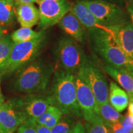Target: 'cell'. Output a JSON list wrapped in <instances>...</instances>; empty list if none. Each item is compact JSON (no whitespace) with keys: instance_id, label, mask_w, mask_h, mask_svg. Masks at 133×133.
<instances>
[{"instance_id":"cell-38","label":"cell","mask_w":133,"mask_h":133,"mask_svg":"<svg viewBox=\"0 0 133 133\" xmlns=\"http://www.w3.org/2000/svg\"><path fill=\"white\" fill-rule=\"evenodd\" d=\"M34 1H35V3H37V4H39V3H40V2H41V1H42L43 0H34Z\"/></svg>"},{"instance_id":"cell-10","label":"cell","mask_w":133,"mask_h":133,"mask_svg":"<svg viewBox=\"0 0 133 133\" xmlns=\"http://www.w3.org/2000/svg\"><path fill=\"white\" fill-rule=\"evenodd\" d=\"M38 5L39 26L42 30L57 24L71 8L67 0H43Z\"/></svg>"},{"instance_id":"cell-29","label":"cell","mask_w":133,"mask_h":133,"mask_svg":"<svg viewBox=\"0 0 133 133\" xmlns=\"http://www.w3.org/2000/svg\"><path fill=\"white\" fill-rule=\"evenodd\" d=\"M70 133H86V131L84 125L81 122L78 121L74 129Z\"/></svg>"},{"instance_id":"cell-9","label":"cell","mask_w":133,"mask_h":133,"mask_svg":"<svg viewBox=\"0 0 133 133\" xmlns=\"http://www.w3.org/2000/svg\"><path fill=\"white\" fill-rule=\"evenodd\" d=\"M27 118L21 98H11L5 101L0 109V125L8 133H14Z\"/></svg>"},{"instance_id":"cell-42","label":"cell","mask_w":133,"mask_h":133,"mask_svg":"<svg viewBox=\"0 0 133 133\" xmlns=\"http://www.w3.org/2000/svg\"><path fill=\"white\" fill-rule=\"evenodd\" d=\"M126 1H128V0H126Z\"/></svg>"},{"instance_id":"cell-31","label":"cell","mask_w":133,"mask_h":133,"mask_svg":"<svg viewBox=\"0 0 133 133\" xmlns=\"http://www.w3.org/2000/svg\"><path fill=\"white\" fill-rule=\"evenodd\" d=\"M79 1H97V0H79ZM102 1H109V2H111L113 3H115V4H117L118 5H121L124 4L125 3L126 0H102Z\"/></svg>"},{"instance_id":"cell-3","label":"cell","mask_w":133,"mask_h":133,"mask_svg":"<svg viewBox=\"0 0 133 133\" xmlns=\"http://www.w3.org/2000/svg\"><path fill=\"white\" fill-rule=\"evenodd\" d=\"M52 66L41 59H35L17 71L14 89L19 92L33 94L45 90Z\"/></svg>"},{"instance_id":"cell-19","label":"cell","mask_w":133,"mask_h":133,"mask_svg":"<svg viewBox=\"0 0 133 133\" xmlns=\"http://www.w3.org/2000/svg\"><path fill=\"white\" fill-rule=\"evenodd\" d=\"M63 115L62 112L57 107L52 105L36 119L35 122L38 124L44 125L51 129L57 123Z\"/></svg>"},{"instance_id":"cell-30","label":"cell","mask_w":133,"mask_h":133,"mask_svg":"<svg viewBox=\"0 0 133 133\" xmlns=\"http://www.w3.org/2000/svg\"><path fill=\"white\" fill-rule=\"evenodd\" d=\"M15 6H18L19 4H30V3H34V0H12Z\"/></svg>"},{"instance_id":"cell-15","label":"cell","mask_w":133,"mask_h":133,"mask_svg":"<svg viewBox=\"0 0 133 133\" xmlns=\"http://www.w3.org/2000/svg\"><path fill=\"white\" fill-rule=\"evenodd\" d=\"M104 70L127 92L129 98L133 97V71L116 69L109 65H105Z\"/></svg>"},{"instance_id":"cell-27","label":"cell","mask_w":133,"mask_h":133,"mask_svg":"<svg viewBox=\"0 0 133 133\" xmlns=\"http://www.w3.org/2000/svg\"><path fill=\"white\" fill-rule=\"evenodd\" d=\"M120 123L124 127L133 129V116L131 115L128 114L126 116H124Z\"/></svg>"},{"instance_id":"cell-26","label":"cell","mask_w":133,"mask_h":133,"mask_svg":"<svg viewBox=\"0 0 133 133\" xmlns=\"http://www.w3.org/2000/svg\"><path fill=\"white\" fill-rule=\"evenodd\" d=\"M109 129L110 133H133V129L124 127L120 122L114 124Z\"/></svg>"},{"instance_id":"cell-12","label":"cell","mask_w":133,"mask_h":133,"mask_svg":"<svg viewBox=\"0 0 133 133\" xmlns=\"http://www.w3.org/2000/svg\"><path fill=\"white\" fill-rule=\"evenodd\" d=\"M105 28L133 62V25L131 20L119 25Z\"/></svg>"},{"instance_id":"cell-34","label":"cell","mask_w":133,"mask_h":133,"mask_svg":"<svg viewBox=\"0 0 133 133\" xmlns=\"http://www.w3.org/2000/svg\"><path fill=\"white\" fill-rule=\"evenodd\" d=\"M128 114L129 115H131V116H133V104L131 102H129L128 104Z\"/></svg>"},{"instance_id":"cell-36","label":"cell","mask_w":133,"mask_h":133,"mask_svg":"<svg viewBox=\"0 0 133 133\" xmlns=\"http://www.w3.org/2000/svg\"><path fill=\"white\" fill-rule=\"evenodd\" d=\"M0 133H8L0 125Z\"/></svg>"},{"instance_id":"cell-41","label":"cell","mask_w":133,"mask_h":133,"mask_svg":"<svg viewBox=\"0 0 133 133\" xmlns=\"http://www.w3.org/2000/svg\"><path fill=\"white\" fill-rule=\"evenodd\" d=\"M128 1L129 2V1H133V0H128Z\"/></svg>"},{"instance_id":"cell-7","label":"cell","mask_w":133,"mask_h":133,"mask_svg":"<svg viewBox=\"0 0 133 133\" xmlns=\"http://www.w3.org/2000/svg\"><path fill=\"white\" fill-rule=\"evenodd\" d=\"M76 89V97L82 116L86 122H102L99 116L98 104L94 94L84 81L80 72L75 75Z\"/></svg>"},{"instance_id":"cell-21","label":"cell","mask_w":133,"mask_h":133,"mask_svg":"<svg viewBox=\"0 0 133 133\" xmlns=\"http://www.w3.org/2000/svg\"><path fill=\"white\" fill-rule=\"evenodd\" d=\"M44 33L43 30L36 31L31 28L21 27L14 31L10 36L13 43H18L33 40L43 35Z\"/></svg>"},{"instance_id":"cell-35","label":"cell","mask_w":133,"mask_h":133,"mask_svg":"<svg viewBox=\"0 0 133 133\" xmlns=\"http://www.w3.org/2000/svg\"><path fill=\"white\" fill-rule=\"evenodd\" d=\"M5 102V100H4V98L3 97V96L2 94L0 93V109H1V108L2 107L3 105L4 104V103Z\"/></svg>"},{"instance_id":"cell-37","label":"cell","mask_w":133,"mask_h":133,"mask_svg":"<svg viewBox=\"0 0 133 133\" xmlns=\"http://www.w3.org/2000/svg\"><path fill=\"white\" fill-rule=\"evenodd\" d=\"M129 14V16H130V19H131V22H132V25H133V16H132V14Z\"/></svg>"},{"instance_id":"cell-39","label":"cell","mask_w":133,"mask_h":133,"mask_svg":"<svg viewBox=\"0 0 133 133\" xmlns=\"http://www.w3.org/2000/svg\"><path fill=\"white\" fill-rule=\"evenodd\" d=\"M129 102L132 103V104H133V97L129 98Z\"/></svg>"},{"instance_id":"cell-5","label":"cell","mask_w":133,"mask_h":133,"mask_svg":"<svg viewBox=\"0 0 133 133\" xmlns=\"http://www.w3.org/2000/svg\"><path fill=\"white\" fill-rule=\"evenodd\" d=\"M55 51L60 69L73 75L77 74L88 60L80 46L69 36L61 38Z\"/></svg>"},{"instance_id":"cell-24","label":"cell","mask_w":133,"mask_h":133,"mask_svg":"<svg viewBox=\"0 0 133 133\" xmlns=\"http://www.w3.org/2000/svg\"><path fill=\"white\" fill-rule=\"evenodd\" d=\"M86 133H110L109 128L103 122H86L84 125Z\"/></svg>"},{"instance_id":"cell-11","label":"cell","mask_w":133,"mask_h":133,"mask_svg":"<svg viewBox=\"0 0 133 133\" xmlns=\"http://www.w3.org/2000/svg\"><path fill=\"white\" fill-rule=\"evenodd\" d=\"M21 99L23 109L27 120L35 121L50 105H54L50 95L29 94L21 98Z\"/></svg>"},{"instance_id":"cell-13","label":"cell","mask_w":133,"mask_h":133,"mask_svg":"<svg viewBox=\"0 0 133 133\" xmlns=\"http://www.w3.org/2000/svg\"><path fill=\"white\" fill-rule=\"evenodd\" d=\"M59 26L76 42L84 44L88 39V30L71 11L66 13L58 23Z\"/></svg>"},{"instance_id":"cell-33","label":"cell","mask_w":133,"mask_h":133,"mask_svg":"<svg viewBox=\"0 0 133 133\" xmlns=\"http://www.w3.org/2000/svg\"><path fill=\"white\" fill-rule=\"evenodd\" d=\"M6 35V31L1 26H0V42Z\"/></svg>"},{"instance_id":"cell-8","label":"cell","mask_w":133,"mask_h":133,"mask_svg":"<svg viewBox=\"0 0 133 133\" xmlns=\"http://www.w3.org/2000/svg\"><path fill=\"white\" fill-rule=\"evenodd\" d=\"M79 71L92 91L97 104L109 102V87L102 71L88 60Z\"/></svg>"},{"instance_id":"cell-4","label":"cell","mask_w":133,"mask_h":133,"mask_svg":"<svg viewBox=\"0 0 133 133\" xmlns=\"http://www.w3.org/2000/svg\"><path fill=\"white\" fill-rule=\"evenodd\" d=\"M46 41V33L33 40L14 43L9 59L0 70V75L9 76L35 60Z\"/></svg>"},{"instance_id":"cell-6","label":"cell","mask_w":133,"mask_h":133,"mask_svg":"<svg viewBox=\"0 0 133 133\" xmlns=\"http://www.w3.org/2000/svg\"><path fill=\"white\" fill-rule=\"evenodd\" d=\"M81 1L104 27L119 25L131 20L129 13L120 5L102 0Z\"/></svg>"},{"instance_id":"cell-14","label":"cell","mask_w":133,"mask_h":133,"mask_svg":"<svg viewBox=\"0 0 133 133\" xmlns=\"http://www.w3.org/2000/svg\"><path fill=\"white\" fill-rule=\"evenodd\" d=\"M16 16L22 27L31 28L39 21V13L33 3L16 6Z\"/></svg>"},{"instance_id":"cell-28","label":"cell","mask_w":133,"mask_h":133,"mask_svg":"<svg viewBox=\"0 0 133 133\" xmlns=\"http://www.w3.org/2000/svg\"><path fill=\"white\" fill-rule=\"evenodd\" d=\"M34 125L37 133H51V129L48 128L44 125H41L34 121Z\"/></svg>"},{"instance_id":"cell-32","label":"cell","mask_w":133,"mask_h":133,"mask_svg":"<svg viewBox=\"0 0 133 133\" xmlns=\"http://www.w3.org/2000/svg\"><path fill=\"white\" fill-rule=\"evenodd\" d=\"M126 9L128 12L133 16V1H129L126 6Z\"/></svg>"},{"instance_id":"cell-1","label":"cell","mask_w":133,"mask_h":133,"mask_svg":"<svg viewBox=\"0 0 133 133\" xmlns=\"http://www.w3.org/2000/svg\"><path fill=\"white\" fill-rule=\"evenodd\" d=\"M88 30V39L94 51L107 65L116 69L133 71V62L105 27Z\"/></svg>"},{"instance_id":"cell-20","label":"cell","mask_w":133,"mask_h":133,"mask_svg":"<svg viewBox=\"0 0 133 133\" xmlns=\"http://www.w3.org/2000/svg\"><path fill=\"white\" fill-rule=\"evenodd\" d=\"M15 9L12 0H0V26L12 24L16 14Z\"/></svg>"},{"instance_id":"cell-16","label":"cell","mask_w":133,"mask_h":133,"mask_svg":"<svg viewBox=\"0 0 133 133\" xmlns=\"http://www.w3.org/2000/svg\"><path fill=\"white\" fill-rule=\"evenodd\" d=\"M70 11L87 29L104 27L100 24L99 21L83 1L76 0L75 3L71 4Z\"/></svg>"},{"instance_id":"cell-25","label":"cell","mask_w":133,"mask_h":133,"mask_svg":"<svg viewBox=\"0 0 133 133\" xmlns=\"http://www.w3.org/2000/svg\"><path fill=\"white\" fill-rule=\"evenodd\" d=\"M17 133H37L34 125V121L27 120L19 126Z\"/></svg>"},{"instance_id":"cell-22","label":"cell","mask_w":133,"mask_h":133,"mask_svg":"<svg viewBox=\"0 0 133 133\" xmlns=\"http://www.w3.org/2000/svg\"><path fill=\"white\" fill-rule=\"evenodd\" d=\"M76 123L73 116L63 115L57 123L51 129V133H70L74 129Z\"/></svg>"},{"instance_id":"cell-18","label":"cell","mask_w":133,"mask_h":133,"mask_svg":"<svg viewBox=\"0 0 133 133\" xmlns=\"http://www.w3.org/2000/svg\"><path fill=\"white\" fill-rule=\"evenodd\" d=\"M98 112L102 122L109 128L114 124L120 122L124 117V116L117 112L109 102L98 105Z\"/></svg>"},{"instance_id":"cell-2","label":"cell","mask_w":133,"mask_h":133,"mask_svg":"<svg viewBox=\"0 0 133 133\" xmlns=\"http://www.w3.org/2000/svg\"><path fill=\"white\" fill-rule=\"evenodd\" d=\"M50 96L54 105L64 115L74 118L82 116L76 97L75 75L58 69L54 74Z\"/></svg>"},{"instance_id":"cell-17","label":"cell","mask_w":133,"mask_h":133,"mask_svg":"<svg viewBox=\"0 0 133 133\" xmlns=\"http://www.w3.org/2000/svg\"><path fill=\"white\" fill-rule=\"evenodd\" d=\"M109 102L119 113L124 111L129 104L127 92L114 81H111L110 84Z\"/></svg>"},{"instance_id":"cell-40","label":"cell","mask_w":133,"mask_h":133,"mask_svg":"<svg viewBox=\"0 0 133 133\" xmlns=\"http://www.w3.org/2000/svg\"><path fill=\"white\" fill-rule=\"evenodd\" d=\"M0 93H1V78H0Z\"/></svg>"},{"instance_id":"cell-23","label":"cell","mask_w":133,"mask_h":133,"mask_svg":"<svg viewBox=\"0 0 133 133\" xmlns=\"http://www.w3.org/2000/svg\"><path fill=\"white\" fill-rule=\"evenodd\" d=\"M13 44L9 35H6L0 42V70L8 62Z\"/></svg>"}]
</instances>
